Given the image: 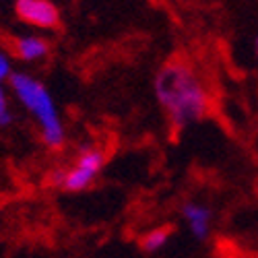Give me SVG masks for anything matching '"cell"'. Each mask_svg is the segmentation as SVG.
Masks as SVG:
<instances>
[{"instance_id": "3", "label": "cell", "mask_w": 258, "mask_h": 258, "mask_svg": "<svg viewBox=\"0 0 258 258\" xmlns=\"http://www.w3.org/2000/svg\"><path fill=\"white\" fill-rule=\"evenodd\" d=\"M103 163H105L103 151L93 149V147H87V149H83V151H81L77 163L69 171L58 174V182L62 184L64 190L81 192V190H85L95 180V176L99 174V169L103 167Z\"/></svg>"}, {"instance_id": "5", "label": "cell", "mask_w": 258, "mask_h": 258, "mask_svg": "<svg viewBox=\"0 0 258 258\" xmlns=\"http://www.w3.org/2000/svg\"><path fill=\"white\" fill-rule=\"evenodd\" d=\"M182 213H184V217H186L192 233H195V238L205 240L209 235V227H211V211L205 205L188 203V205H184Z\"/></svg>"}, {"instance_id": "6", "label": "cell", "mask_w": 258, "mask_h": 258, "mask_svg": "<svg viewBox=\"0 0 258 258\" xmlns=\"http://www.w3.org/2000/svg\"><path fill=\"white\" fill-rule=\"evenodd\" d=\"M50 46L44 37H35V35H27V37H19L15 41V54L21 58V60H27V62H33V60H39L48 54Z\"/></svg>"}, {"instance_id": "2", "label": "cell", "mask_w": 258, "mask_h": 258, "mask_svg": "<svg viewBox=\"0 0 258 258\" xmlns=\"http://www.w3.org/2000/svg\"><path fill=\"white\" fill-rule=\"evenodd\" d=\"M11 87H13L15 95L19 97V101L23 103L39 122L44 143L52 149L60 147L64 143V128H62L60 116L56 112V105H54L48 89L41 83H37L35 79H31L23 73L11 75Z\"/></svg>"}, {"instance_id": "7", "label": "cell", "mask_w": 258, "mask_h": 258, "mask_svg": "<svg viewBox=\"0 0 258 258\" xmlns=\"http://www.w3.org/2000/svg\"><path fill=\"white\" fill-rule=\"evenodd\" d=\"M169 235H171V229H169V227L153 229V231H149L145 238L141 240V248H143L145 252H157V250H161V248L167 244Z\"/></svg>"}, {"instance_id": "10", "label": "cell", "mask_w": 258, "mask_h": 258, "mask_svg": "<svg viewBox=\"0 0 258 258\" xmlns=\"http://www.w3.org/2000/svg\"><path fill=\"white\" fill-rule=\"evenodd\" d=\"M256 56H258V39H256Z\"/></svg>"}, {"instance_id": "4", "label": "cell", "mask_w": 258, "mask_h": 258, "mask_svg": "<svg viewBox=\"0 0 258 258\" xmlns=\"http://www.w3.org/2000/svg\"><path fill=\"white\" fill-rule=\"evenodd\" d=\"M15 11L21 21L39 29H52L60 23V13L50 0H17Z\"/></svg>"}, {"instance_id": "9", "label": "cell", "mask_w": 258, "mask_h": 258, "mask_svg": "<svg viewBox=\"0 0 258 258\" xmlns=\"http://www.w3.org/2000/svg\"><path fill=\"white\" fill-rule=\"evenodd\" d=\"M11 60H9V56H5V54H0V81H5L7 77L11 79Z\"/></svg>"}, {"instance_id": "1", "label": "cell", "mask_w": 258, "mask_h": 258, "mask_svg": "<svg viewBox=\"0 0 258 258\" xmlns=\"http://www.w3.org/2000/svg\"><path fill=\"white\" fill-rule=\"evenodd\" d=\"M155 95L174 126H188L207 112V91L195 69L184 60H169L159 69Z\"/></svg>"}, {"instance_id": "8", "label": "cell", "mask_w": 258, "mask_h": 258, "mask_svg": "<svg viewBox=\"0 0 258 258\" xmlns=\"http://www.w3.org/2000/svg\"><path fill=\"white\" fill-rule=\"evenodd\" d=\"M11 122V110H9V101L3 89V81H0V126H7Z\"/></svg>"}]
</instances>
